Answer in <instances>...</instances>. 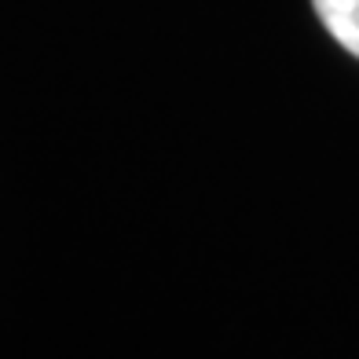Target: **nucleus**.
Wrapping results in <instances>:
<instances>
[{
  "mask_svg": "<svg viewBox=\"0 0 359 359\" xmlns=\"http://www.w3.org/2000/svg\"><path fill=\"white\" fill-rule=\"evenodd\" d=\"M312 8L330 37L359 59V0H312Z\"/></svg>",
  "mask_w": 359,
  "mask_h": 359,
  "instance_id": "obj_1",
  "label": "nucleus"
}]
</instances>
